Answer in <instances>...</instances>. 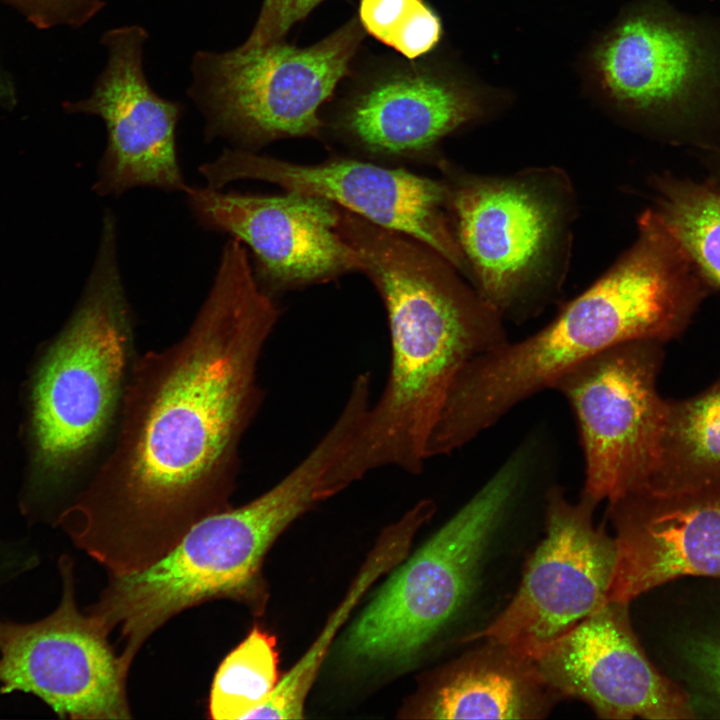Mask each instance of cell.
<instances>
[{
	"instance_id": "27",
	"label": "cell",
	"mask_w": 720,
	"mask_h": 720,
	"mask_svg": "<svg viewBox=\"0 0 720 720\" xmlns=\"http://www.w3.org/2000/svg\"><path fill=\"white\" fill-rule=\"evenodd\" d=\"M688 656L720 704V636L696 640L689 646Z\"/></svg>"
},
{
	"instance_id": "9",
	"label": "cell",
	"mask_w": 720,
	"mask_h": 720,
	"mask_svg": "<svg viewBox=\"0 0 720 720\" xmlns=\"http://www.w3.org/2000/svg\"><path fill=\"white\" fill-rule=\"evenodd\" d=\"M364 36L354 16L306 47L284 40L197 51L187 92L204 117L206 141L253 152L277 139L319 136L320 109L350 72Z\"/></svg>"
},
{
	"instance_id": "17",
	"label": "cell",
	"mask_w": 720,
	"mask_h": 720,
	"mask_svg": "<svg viewBox=\"0 0 720 720\" xmlns=\"http://www.w3.org/2000/svg\"><path fill=\"white\" fill-rule=\"evenodd\" d=\"M628 604L609 601L534 658L548 686L598 718L691 717L686 697L649 662L630 625Z\"/></svg>"
},
{
	"instance_id": "19",
	"label": "cell",
	"mask_w": 720,
	"mask_h": 720,
	"mask_svg": "<svg viewBox=\"0 0 720 720\" xmlns=\"http://www.w3.org/2000/svg\"><path fill=\"white\" fill-rule=\"evenodd\" d=\"M559 700L532 658L487 640L438 674L412 712L425 719H542Z\"/></svg>"
},
{
	"instance_id": "22",
	"label": "cell",
	"mask_w": 720,
	"mask_h": 720,
	"mask_svg": "<svg viewBox=\"0 0 720 720\" xmlns=\"http://www.w3.org/2000/svg\"><path fill=\"white\" fill-rule=\"evenodd\" d=\"M652 209L712 289L720 290V188L669 174L654 176Z\"/></svg>"
},
{
	"instance_id": "15",
	"label": "cell",
	"mask_w": 720,
	"mask_h": 720,
	"mask_svg": "<svg viewBox=\"0 0 720 720\" xmlns=\"http://www.w3.org/2000/svg\"><path fill=\"white\" fill-rule=\"evenodd\" d=\"M146 29L126 25L106 31L101 43L107 63L88 98L66 102L70 113L100 117L107 145L94 191L119 196L139 186L187 190L178 159L177 126L184 106L161 97L150 86L143 64Z\"/></svg>"
},
{
	"instance_id": "16",
	"label": "cell",
	"mask_w": 720,
	"mask_h": 720,
	"mask_svg": "<svg viewBox=\"0 0 720 720\" xmlns=\"http://www.w3.org/2000/svg\"><path fill=\"white\" fill-rule=\"evenodd\" d=\"M185 194L202 227L229 234L250 249L256 281L269 295L362 269L358 252L338 230L340 208L324 198L208 186H188Z\"/></svg>"
},
{
	"instance_id": "2",
	"label": "cell",
	"mask_w": 720,
	"mask_h": 720,
	"mask_svg": "<svg viewBox=\"0 0 720 720\" xmlns=\"http://www.w3.org/2000/svg\"><path fill=\"white\" fill-rule=\"evenodd\" d=\"M341 233L383 299L391 361L379 400L323 477L332 496L381 467L421 473L454 380L470 360L508 342L501 316L430 247L355 215Z\"/></svg>"
},
{
	"instance_id": "12",
	"label": "cell",
	"mask_w": 720,
	"mask_h": 720,
	"mask_svg": "<svg viewBox=\"0 0 720 720\" xmlns=\"http://www.w3.org/2000/svg\"><path fill=\"white\" fill-rule=\"evenodd\" d=\"M59 606L33 623L0 620V692L37 696L62 718L129 719V670L109 633L74 598L72 561L60 559Z\"/></svg>"
},
{
	"instance_id": "3",
	"label": "cell",
	"mask_w": 720,
	"mask_h": 720,
	"mask_svg": "<svg viewBox=\"0 0 720 720\" xmlns=\"http://www.w3.org/2000/svg\"><path fill=\"white\" fill-rule=\"evenodd\" d=\"M704 298L701 282L663 234L641 230L616 262L527 338L476 356L454 380L432 430L450 453L568 370L618 344L666 343L688 327Z\"/></svg>"
},
{
	"instance_id": "6",
	"label": "cell",
	"mask_w": 720,
	"mask_h": 720,
	"mask_svg": "<svg viewBox=\"0 0 720 720\" xmlns=\"http://www.w3.org/2000/svg\"><path fill=\"white\" fill-rule=\"evenodd\" d=\"M452 176L448 210L474 289L503 320L536 315L568 271L577 209L570 178L554 166Z\"/></svg>"
},
{
	"instance_id": "23",
	"label": "cell",
	"mask_w": 720,
	"mask_h": 720,
	"mask_svg": "<svg viewBox=\"0 0 720 720\" xmlns=\"http://www.w3.org/2000/svg\"><path fill=\"white\" fill-rule=\"evenodd\" d=\"M276 638L254 625L222 660L209 696L215 720H242L261 705L279 681Z\"/></svg>"
},
{
	"instance_id": "25",
	"label": "cell",
	"mask_w": 720,
	"mask_h": 720,
	"mask_svg": "<svg viewBox=\"0 0 720 720\" xmlns=\"http://www.w3.org/2000/svg\"><path fill=\"white\" fill-rule=\"evenodd\" d=\"M40 29L58 26L79 28L105 6L103 0H0Z\"/></svg>"
},
{
	"instance_id": "18",
	"label": "cell",
	"mask_w": 720,
	"mask_h": 720,
	"mask_svg": "<svg viewBox=\"0 0 720 720\" xmlns=\"http://www.w3.org/2000/svg\"><path fill=\"white\" fill-rule=\"evenodd\" d=\"M617 560L609 601L682 576H720V496L640 491L609 503Z\"/></svg>"
},
{
	"instance_id": "5",
	"label": "cell",
	"mask_w": 720,
	"mask_h": 720,
	"mask_svg": "<svg viewBox=\"0 0 720 720\" xmlns=\"http://www.w3.org/2000/svg\"><path fill=\"white\" fill-rule=\"evenodd\" d=\"M116 232L115 216L106 210L84 293L35 374L30 489L38 498L59 491L118 421L133 363V316Z\"/></svg>"
},
{
	"instance_id": "13",
	"label": "cell",
	"mask_w": 720,
	"mask_h": 720,
	"mask_svg": "<svg viewBox=\"0 0 720 720\" xmlns=\"http://www.w3.org/2000/svg\"><path fill=\"white\" fill-rule=\"evenodd\" d=\"M199 172L214 189L254 179L287 192L324 198L425 244L468 275L449 215L447 183L353 159L302 165L239 149H224L218 158L202 164Z\"/></svg>"
},
{
	"instance_id": "29",
	"label": "cell",
	"mask_w": 720,
	"mask_h": 720,
	"mask_svg": "<svg viewBox=\"0 0 720 720\" xmlns=\"http://www.w3.org/2000/svg\"><path fill=\"white\" fill-rule=\"evenodd\" d=\"M715 185H717L720 188V184H715Z\"/></svg>"
},
{
	"instance_id": "7",
	"label": "cell",
	"mask_w": 720,
	"mask_h": 720,
	"mask_svg": "<svg viewBox=\"0 0 720 720\" xmlns=\"http://www.w3.org/2000/svg\"><path fill=\"white\" fill-rule=\"evenodd\" d=\"M547 446L527 436L486 483L379 589L346 640L353 659L399 663L426 646L469 598L492 537L546 468Z\"/></svg>"
},
{
	"instance_id": "20",
	"label": "cell",
	"mask_w": 720,
	"mask_h": 720,
	"mask_svg": "<svg viewBox=\"0 0 720 720\" xmlns=\"http://www.w3.org/2000/svg\"><path fill=\"white\" fill-rule=\"evenodd\" d=\"M643 491L720 496V377L692 397L667 400L657 466Z\"/></svg>"
},
{
	"instance_id": "24",
	"label": "cell",
	"mask_w": 720,
	"mask_h": 720,
	"mask_svg": "<svg viewBox=\"0 0 720 720\" xmlns=\"http://www.w3.org/2000/svg\"><path fill=\"white\" fill-rule=\"evenodd\" d=\"M357 18L365 33L408 60L431 54L444 34L427 0H359Z\"/></svg>"
},
{
	"instance_id": "4",
	"label": "cell",
	"mask_w": 720,
	"mask_h": 720,
	"mask_svg": "<svg viewBox=\"0 0 720 720\" xmlns=\"http://www.w3.org/2000/svg\"><path fill=\"white\" fill-rule=\"evenodd\" d=\"M335 458L317 443L284 478L261 496L195 523L166 555L144 570L110 576L88 612L110 633L129 670L144 642L180 612L215 599L243 603L260 614L266 602L264 557L299 516L323 501L322 478Z\"/></svg>"
},
{
	"instance_id": "28",
	"label": "cell",
	"mask_w": 720,
	"mask_h": 720,
	"mask_svg": "<svg viewBox=\"0 0 720 720\" xmlns=\"http://www.w3.org/2000/svg\"><path fill=\"white\" fill-rule=\"evenodd\" d=\"M15 94L10 82L0 72V104L12 105L15 102Z\"/></svg>"
},
{
	"instance_id": "26",
	"label": "cell",
	"mask_w": 720,
	"mask_h": 720,
	"mask_svg": "<svg viewBox=\"0 0 720 720\" xmlns=\"http://www.w3.org/2000/svg\"><path fill=\"white\" fill-rule=\"evenodd\" d=\"M324 0H263L250 35L241 44L261 47L284 41L291 28Z\"/></svg>"
},
{
	"instance_id": "14",
	"label": "cell",
	"mask_w": 720,
	"mask_h": 720,
	"mask_svg": "<svg viewBox=\"0 0 720 720\" xmlns=\"http://www.w3.org/2000/svg\"><path fill=\"white\" fill-rule=\"evenodd\" d=\"M339 86L337 129L375 153L426 151L491 108L483 89L431 54L352 65Z\"/></svg>"
},
{
	"instance_id": "10",
	"label": "cell",
	"mask_w": 720,
	"mask_h": 720,
	"mask_svg": "<svg viewBox=\"0 0 720 720\" xmlns=\"http://www.w3.org/2000/svg\"><path fill=\"white\" fill-rule=\"evenodd\" d=\"M663 360L661 342H624L577 364L554 383L579 429L582 498L609 504L648 488L667 408L657 389Z\"/></svg>"
},
{
	"instance_id": "8",
	"label": "cell",
	"mask_w": 720,
	"mask_h": 720,
	"mask_svg": "<svg viewBox=\"0 0 720 720\" xmlns=\"http://www.w3.org/2000/svg\"><path fill=\"white\" fill-rule=\"evenodd\" d=\"M588 68L611 108L664 137L710 146L720 132V19L637 1L593 46Z\"/></svg>"
},
{
	"instance_id": "1",
	"label": "cell",
	"mask_w": 720,
	"mask_h": 720,
	"mask_svg": "<svg viewBox=\"0 0 720 720\" xmlns=\"http://www.w3.org/2000/svg\"><path fill=\"white\" fill-rule=\"evenodd\" d=\"M279 315L231 238L185 336L133 360L112 449L59 517L110 576L146 569L230 507L240 441L263 398L257 364Z\"/></svg>"
},
{
	"instance_id": "21",
	"label": "cell",
	"mask_w": 720,
	"mask_h": 720,
	"mask_svg": "<svg viewBox=\"0 0 720 720\" xmlns=\"http://www.w3.org/2000/svg\"><path fill=\"white\" fill-rule=\"evenodd\" d=\"M435 512L431 500H421L399 520L386 527L361 567L345 601L329 619L319 638L295 663L268 696L252 713L255 719H302L308 693L318 674L331 640L358 599L383 574L396 567L407 556L420 528Z\"/></svg>"
},
{
	"instance_id": "11",
	"label": "cell",
	"mask_w": 720,
	"mask_h": 720,
	"mask_svg": "<svg viewBox=\"0 0 720 720\" xmlns=\"http://www.w3.org/2000/svg\"><path fill=\"white\" fill-rule=\"evenodd\" d=\"M596 506L582 497L577 503L569 501L556 485L547 490L546 534L518 590L501 613L468 640L496 641L533 659L609 602L617 547L614 537L595 525Z\"/></svg>"
}]
</instances>
